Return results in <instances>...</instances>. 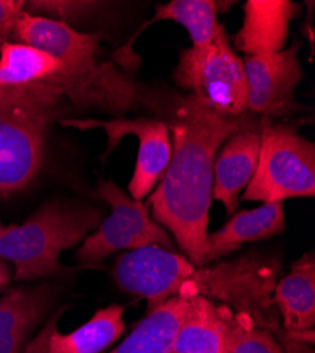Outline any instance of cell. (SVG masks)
I'll return each instance as SVG.
<instances>
[{
    "instance_id": "7402d4cb",
    "label": "cell",
    "mask_w": 315,
    "mask_h": 353,
    "mask_svg": "<svg viewBox=\"0 0 315 353\" xmlns=\"http://www.w3.org/2000/svg\"><path fill=\"white\" fill-rule=\"evenodd\" d=\"M99 5L96 2H24L23 10L28 9L30 12H26L28 14L34 16L36 13L43 16H55L57 21H63L67 24V20H74L82 17L85 14L92 13Z\"/></svg>"
},
{
    "instance_id": "ba28073f",
    "label": "cell",
    "mask_w": 315,
    "mask_h": 353,
    "mask_svg": "<svg viewBox=\"0 0 315 353\" xmlns=\"http://www.w3.org/2000/svg\"><path fill=\"white\" fill-rule=\"evenodd\" d=\"M96 195L109 205L112 212L95 233L83 239L77 252L81 263L95 264L122 249L137 250L153 245L176 252L170 234L149 216L148 207L141 201L129 196L113 181H101Z\"/></svg>"
},
{
    "instance_id": "4fadbf2b",
    "label": "cell",
    "mask_w": 315,
    "mask_h": 353,
    "mask_svg": "<svg viewBox=\"0 0 315 353\" xmlns=\"http://www.w3.org/2000/svg\"><path fill=\"white\" fill-rule=\"evenodd\" d=\"M57 288L51 284L17 287L0 299V353H24L33 330L51 310Z\"/></svg>"
},
{
    "instance_id": "2e32d148",
    "label": "cell",
    "mask_w": 315,
    "mask_h": 353,
    "mask_svg": "<svg viewBox=\"0 0 315 353\" xmlns=\"http://www.w3.org/2000/svg\"><path fill=\"white\" fill-rule=\"evenodd\" d=\"M284 230L283 201L267 202L250 211H239L222 229L208 233L207 261L210 264L238 250L243 243L269 239Z\"/></svg>"
},
{
    "instance_id": "cb8c5ba5",
    "label": "cell",
    "mask_w": 315,
    "mask_h": 353,
    "mask_svg": "<svg viewBox=\"0 0 315 353\" xmlns=\"http://www.w3.org/2000/svg\"><path fill=\"white\" fill-rule=\"evenodd\" d=\"M10 270H9V266L8 264L0 259V292H2L10 283Z\"/></svg>"
},
{
    "instance_id": "52a82bcc",
    "label": "cell",
    "mask_w": 315,
    "mask_h": 353,
    "mask_svg": "<svg viewBox=\"0 0 315 353\" xmlns=\"http://www.w3.org/2000/svg\"><path fill=\"white\" fill-rule=\"evenodd\" d=\"M173 78L199 103L227 117L247 110V85L243 60L232 48L223 26L212 43L190 47L181 57Z\"/></svg>"
},
{
    "instance_id": "ffe728a7",
    "label": "cell",
    "mask_w": 315,
    "mask_h": 353,
    "mask_svg": "<svg viewBox=\"0 0 315 353\" xmlns=\"http://www.w3.org/2000/svg\"><path fill=\"white\" fill-rule=\"evenodd\" d=\"M159 20H173L185 27L192 47L208 46L221 28L218 3L212 0H173L157 6L154 17L145 26Z\"/></svg>"
},
{
    "instance_id": "9c48e42d",
    "label": "cell",
    "mask_w": 315,
    "mask_h": 353,
    "mask_svg": "<svg viewBox=\"0 0 315 353\" xmlns=\"http://www.w3.org/2000/svg\"><path fill=\"white\" fill-rule=\"evenodd\" d=\"M60 123L79 130H105L108 134V145L102 160L116 149L125 136L133 134L139 139L137 161L129 183L130 196L136 201H141L153 191L170 164L173 147H171L168 125L163 121L149 119V117H136V119L118 117L110 121L61 119Z\"/></svg>"
},
{
    "instance_id": "3957f363",
    "label": "cell",
    "mask_w": 315,
    "mask_h": 353,
    "mask_svg": "<svg viewBox=\"0 0 315 353\" xmlns=\"http://www.w3.org/2000/svg\"><path fill=\"white\" fill-rule=\"evenodd\" d=\"M13 34L21 44L47 52L63 65L60 74L48 79L78 108L99 106L121 113L136 108L145 97L112 63H98L101 33H79L63 21L21 12Z\"/></svg>"
},
{
    "instance_id": "ac0fdd59",
    "label": "cell",
    "mask_w": 315,
    "mask_h": 353,
    "mask_svg": "<svg viewBox=\"0 0 315 353\" xmlns=\"http://www.w3.org/2000/svg\"><path fill=\"white\" fill-rule=\"evenodd\" d=\"M225 323L219 304L204 297L188 300L170 353H223Z\"/></svg>"
},
{
    "instance_id": "30bf717a",
    "label": "cell",
    "mask_w": 315,
    "mask_h": 353,
    "mask_svg": "<svg viewBox=\"0 0 315 353\" xmlns=\"http://www.w3.org/2000/svg\"><path fill=\"white\" fill-rule=\"evenodd\" d=\"M300 47L301 43L294 41L281 51L245 58L249 110L265 117H287L308 109L296 99V88L303 78Z\"/></svg>"
},
{
    "instance_id": "9a60e30c",
    "label": "cell",
    "mask_w": 315,
    "mask_h": 353,
    "mask_svg": "<svg viewBox=\"0 0 315 353\" xmlns=\"http://www.w3.org/2000/svg\"><path fill=\"white\" fill-rule=\"evenodd\" d=\"M281 325L290 334H315V256L305 253L273 290Z\"/></svg>"
},
{
    "instance_id": "d6986e66",
    "label": "cell",
    "mask_w": 315,
    "mask_h": 353,
    "mask_svg": "<svg viewBox=\"0 0 315 353\" xmlns=\"http://www.w3.org/2000/svg\"><path fill=\"white\" fill-rule=\"evenodd\" d=\"M63 71V65L44 51L21 43L0 47V86L45 81Z\"/></svg>"
},
{
    "instance_id": "44dd1931",
    "label": "cell",
    "mask_w": 315,
    "mask_h": 353,
    "mask_svg": "<svg viewBox=\"0 0 315 353\" xmlns=\"http://www.w3.org/2000/svg\"><path fill=\"white\" fill-rule=\"evenodd\" d=\"M225 323L223 353H284L277 338L243 311L219 304Z\"/></svg>"
},
{
    "instance_id": "e0dca14e",
    "label": "cell",
    "mask_w": 315,
    "mask_h": 353,
    "mask_svg": "<svg viewBox=\"0 0 315 353\" xmlns=\"http://www.w3.org/2000/svg\"><path fill=\"white\" fill-rule=\"evenodd\" d=\"M188 300L170 297L149 311L133 332L110 353H170Z\"/></svg>"
},
{
    "instance_id": "277c9868",
    "label": "cell",
    "mask_w": 315,
    "mask_h": 353,
    "mask_svg": "<svg viewBox=\"0 0 315 353\" xmlns=\"http://www.w3.org/2000/svg\"><path fill=\"white\" fill-rule=\"evenodd\" d=\"M64 92L52 81L0 86V195L26 188L40 171L51 123Z\"/></svg>"
},
{
    "instance_id": "7c38bea8",
    "label": "cell",
    "mask_w": 315,
    "mask_h": 353,
    "mask_svg": "<svg viewBox=\"0 0 315 353\" xmlns=\"http://www.w3.org/2000/svg\"><path fill=\"white\" fill-rule=\"evenodd\" d=\"M262 145V123L229 137L219 149L214 165L212 199L221 201L227 215H234L239 195L257 168Z\"/></svg>"
},
{
    "instance_id": "8992f818",
    "label": "cell",
    "mask_w": 315,
    "mask_h": 353,
    "mask_svg": "<svg viewBox=\"0 0 315 353\" xmlns=\"http://www.w3.org/2000/svg\"><path fill=\"white\" fill-rule=\"evenodd\" d=\"M315 195V145L296 128L262 122V145L256 172L242 201L263 203Z\"/></svg>"
},
{
    "instance_id": "8fae6325",
    "label": "cell",
    "mask_w": 315,
    "mask_h": 353,
    "mask_svg": "<svg viewBox=\"0 0 315 353\" xmlns=\"http://www.w3.org/2000/svg\"><path fill=\"white\" fill-rule=\"evenodd\" d=\"M65 308L57 311L40 334L28 341L24 353H101L125 332V308L118 304L98 310L94 316L70 334L59 331Z\"/></svg>"
},
{
    "instance_id": "5b68a950",
    "label": "cell",
    "mask_w": 315,
    "mask_h": 353,
    "mask_svg": "<svg viewBox=\"0 0 315 353\" xmlns=\"http://www.w3.org/2000/svg\"><path fill=\"white\" fill-rule=\"evenodd\" d=\"M102 212L88 205L48 202L23 225L0 221V259L12 261L16 281H32L68 272L60 254L99 226Z\"/></svg>"
},
{
    "instance_id": "6da1fadb",
    "label": "cell",
    "mask_w": 315,
    "mask_h": 353,
    "mask_svg": "<svg viewBox=\"0 0 315 353\" xmlns=\"http://www.w3.org/2000/svg\"><path fill=\"white\" fill-rule=\"evenodd\" d=\"M246 114L215 113L194 97L180 101L174 121L173 153L149 203L157 223L171 230L194 266H208V222L216 153L232 134L256 126Z\"/></svg>"
},
{
    "instance_id": "603a6c76",
    "label": "cell",
    "mask_w": 315,
    "mask_h": 353,
    "mask_svg": "<svg viewBox=\"0 0 315 353\" xmlns=\"http://www.w3.org/2000/svg\"><path fill=\"white\" fill-rule=\"evenodd\" d=\"M24 2H13V0H0V47L8 43L10 34H13L16 21L23 12Z\"/></svg>"
},
{
    "instance_id": "7a4b0ae2",
    "label": "cell",
    "mask_w": 315,
    "mask_h": 353,
    "mask_svg": "<svg viewBox=\"0 0 315 353\" xmlns=\"http://www.w3.org/2000/svg\"><path fill=\"white\" fill-rule=\"evenodd\" d=\"M280 266L254 252L216 266H194L184 256L159 246L122 254L113 277L122 290L146 299L149 311L170 297H204L252 318L272 308Z\"/></svg>"
},
{
    "instance_id": "5bb4252c",
    "label": "cell",
    "mask_w": 315,
    "mask_h": 353,
    "mask_svg": "<svg viewBox=\"0 0 315 353\" xmlns=\"http://www.w3.org/2000/svg\"><path fill=\"white\" fill-rule=\"evenodd\" d=\"M243 10V24L234 43L246 57H254L284 50L300 8L290 0H247Z\"/></svg>"
}]
</instances>
